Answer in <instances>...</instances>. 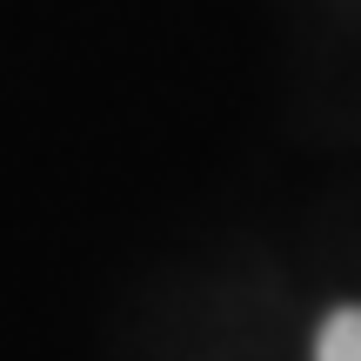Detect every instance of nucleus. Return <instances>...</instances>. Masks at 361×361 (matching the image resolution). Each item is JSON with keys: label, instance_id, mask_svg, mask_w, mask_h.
Listing matches in <instances>:
<instances>
[{"label": "nucleus", "instance_id": "nucleus-1", "mask_svg": "<svg viewBox=\"0 0 361 361\" xmlns=\"http://www.w3.org/2000/svg\"><path fill=\"white\" fill-rule=\"evenodd\" d=\"M314 361H361V308H335V314L322 322Z\"/></svg>", "mask_w": 361, "mask_h": 361}]
</instances>
